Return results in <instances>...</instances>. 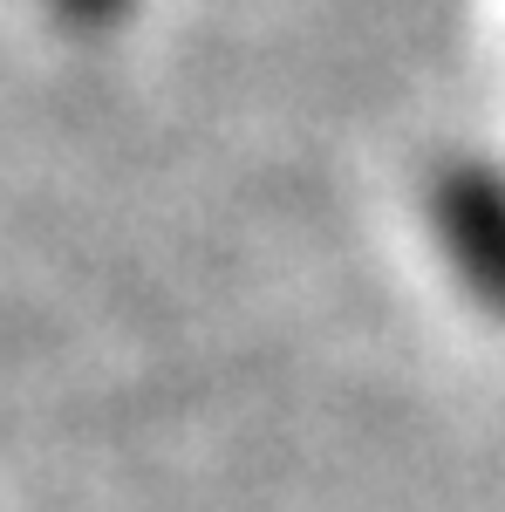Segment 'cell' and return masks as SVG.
<instances>
[{
  "label": "cell",
  "instance_id": "1",
  "mask_svg": "<svg viewBox=\"0 0 505 512\" xmlns=\"http://www.w3.org/2000/svg\"><path fill=\"white\" fill-rule=\"evenodd\" d=\"M444 233H451V253H458L465 280L485 301L505 308V185L458 171L444 185Z\"/></svg>",
  "mask_w": 505,
  "mask_h": 512
},
{
  "label": "cell",
  "instance_id": "2",
  "mask_svg": "<svg viewBox=\"0 0 505 512\" xmlns=\"http://www.w3.org/2000/svg\"><path fill=\"white\" fill-rule=\"evenodd\" d=\"M123 0H62V14L76 21V28H96V21H110Z\"/></svg>",
  "mask_w": 505,
  "mask_h": 512
}]
</instances>
